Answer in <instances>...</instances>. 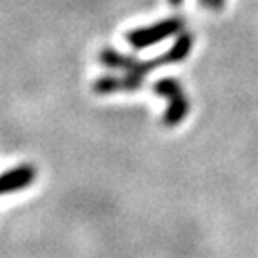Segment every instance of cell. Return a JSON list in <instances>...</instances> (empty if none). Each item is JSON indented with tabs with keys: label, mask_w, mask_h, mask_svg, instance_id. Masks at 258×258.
Segmentation results:
<instances>
[{
	"label": "cell",
	"mask_w": 258,
	"mask_h": 258,
	"mask_svg": "<svg viewBox=\"0 0 258 258\" xmlns=\"http://www.w3.org/2000/svg\"><path fill=\"white\" fill-rule=\"evenodd\" d=\"M194 48V37L191 33H180V37L176 38V42L170 46V50H166L163 55L159 57H151V59H144L140 61L136 57V61L132 63L128 71H124V77H115V75H107L98 79L92 84V90L96 94H115V92H136L140 90V86L144 84L146 77L151 71H155L163 65H174L184 61L189 55Z\"/></svg>",
	"instance_id": "6da1fadb"
},
{
	"label": "cell",
	"mask_w": 258,
	"mask_h": 258,
	"mask_svg": "<svg viewBox=\"0 0 258 258\" xmlns=\"http://www.w3.org/2000/svg\"><path fill=\"white\" fill-rule=\"evenodd\" d=\"M153 92L157 96H163L168 100V107H166L165 115H163V124L165 126H176L185 119V115L189 113V100L184 96L182 84L176 79L170 77H163L157 83H153Z\"/></svg>",
	"instance_id": "7a4b0ae2"
},
{
	"label": "cell",
	"mask_w": 258,
	"mask_h": 258,
	"mask_svg": "<svg viewBox=\"0 0 258 258\" xmlns=\"http://www.w3.org/2000/svg\"><path fill=\"white\" fill-rule=\"evenodd\" d=\"M185 29L184 18H166L163 21H157L148 27H136L126 33V42L134 50H144L165 40V38L178 35Z\"/></svg>",
	"instance_id": "3957f363"
},
{
	"label": "cell",
	"mask_w": 258,
	"mask_h": 258,
	"mask_svg": "<svg viewBox=\"0 0 258 258\" xmlns=\"http://www.w3.org/2000/svg\"><path fill=\"white\" fill-rule=\"evenodd\" d=\"M37 168L33 165H19L12 170H6L0 174V195L14 194L19 189H25L35 182Z\"/></svg>",
	"instance_id": "277c9868"
},
{
	"label": "cell",
	"mask_w": 258,
	"mask_h": 258,
	"mask_svg": "<svg viewBox=\"0 0 258 258\" xmlns=\"http://www.w3.org/2000/svg\"><path fill=\"white\" fill-rule=\"evenodd\" d=\"M136 61L134 55H126V54H120L117 50L113 48H103L100 52V63L109 67V69H120V71H128L132 63Z\"/></svg>",
	"instance_id": "5b68a950"
},
{
	"label": "cell",
	"mask_w": 258,
	"mask_h": 258,
	"mask_svg": "<svg viewBox=\"0 0 258 258\" xmlns=\"http://www.w3.org/2000/svg\"><path fill=\"white\" fill-rule=\"evenodd\" d=\"M168 2H170V6H180V4H182V0H168ZM201 4L207 6V8H211L212 0H201Z\"/></svg>",
	"instance_id": "8992f818"
}]
</instances>
